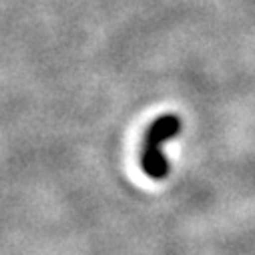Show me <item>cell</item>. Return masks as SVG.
<instances>
[{
	"instance_id": "obj_1",
	"label": "cell",
	"mask_w": 255,
	"mask_h": 255,
	"mask_svg": "<svg viewBox=\"0 0 255 255\" xmlns=\"http://www.w3.org/2000/svg\"><path fill=\"white\" fill-rule=\"evenodd\" d=\"M179 131H181V119L173 113L161 115L151 123L141 149V169L145 171L147 177L161 181L169 175V159L163 153V145L169 139L177 137Z\"/></svg>"
}]
</instances>
